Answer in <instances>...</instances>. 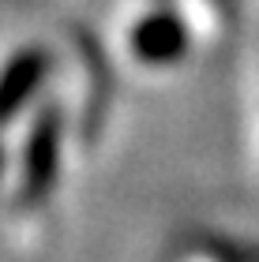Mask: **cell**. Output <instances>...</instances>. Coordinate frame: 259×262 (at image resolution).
Here are the masks:
<instances>
[{
    "instance_id": "cell-1",
    "label": "cell",
    "mask_w": 259,
    "mask_h": 262,
    "mask_svg": "<svg viewBox=\"0 0 259 262\" xmlns=\"http://www.w3.org/2000/svg\"><path fill=\"white\" fill-rule=\"evenodd\" d=\"M188 49V27L173 8H158L132 27V53L143 64H173Z\"/></svg>"
},
{
    "instance_id": "cell-2",
    "label": "cell",
    "mask_w": 259,
    "mask_h": 262,
    "mask_svg": "<svg viewBox=\"0 0 259 262\" xmlns=\"http://www.w3.org/2000/svg\"><path fill=\"white\" fill-rule=\"evenodd\" d=\"M56 150H61V116L56 109H45L23 150V199H42L45 187L56 176Z\"/></svg>"
},
{
    "instance_id": "cell-3",
    "label": "cell",
    "mask_w": 259,
    "mask_h": 262,
    "mask_svg": "<svg viewBox=\"0 0 259 262\" xmlns=\"http://www.w3.org/2000/svg\"><path fill=\"white\" fill-rule=\"evenodd\" d=\"M45 71H49V53L30 45V49H19L11 60L0 68V127H4L11 116H15L27 98L42 86Z\"/></svg>"
}]
</instances>
